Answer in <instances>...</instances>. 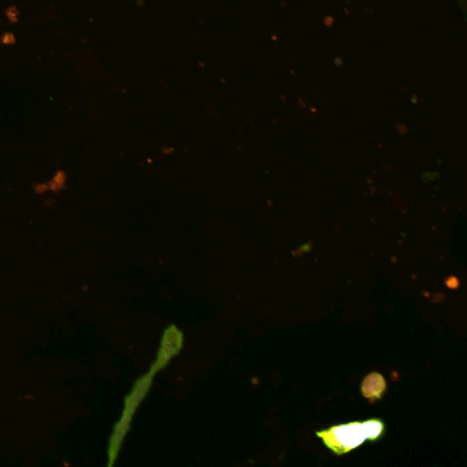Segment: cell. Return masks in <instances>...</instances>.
<instances>
[{"mask_svg":"<svg viewBox=\"0 0 467 467\" xmlns=\"http://www.w3.org/2000/svg\"><path fill=\"white\" fill-rule=\"evenodd\" d=\"M382 422L368 420L363 423H348V425L332 428L327 433H321L327 444L336 452H346L362 444L366 440L377 439L381 436Z\"/></svg>","mask_w":467,"mask_h":467,"instance_id":"6da1fadb","label":"cell"},{"mask_svg":"<svg viewBox=\"0 0 467 467\" xmlns=\"http://www.w3.org/2000/svg\"><path fill=\"white\" fill-rule=\"evenodd\" d=\"M151 376L152 373L149 374V376L141 377L138 384L133 388L132 392L125 399L124 411H122L121 420H119L116 428H114L113 434H111L110 445H109V466L114 464L117 456H119V448H121L125 436H127L128 431H130V420H132L133 414H135L141 399L146 396L147 390H149L150 385H151Z\"/></svg>","mask_w":467,"mask_h":467,"instance_id":"7a4b0ae2","label":"cell"}]
</instances>
